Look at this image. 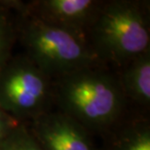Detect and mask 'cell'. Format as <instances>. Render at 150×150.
Here are the masks:
<instances>
[{
    "label": "cell",
    "instance_id": "obj_1",
    "mask_svg": "<svg viewBox=\"0 0 150 150\" xmlns=\"http://www.w3.org/2000/svg\"><path fill=\"white\" fill-rule=\"evenodd\" d=\"M53 103L59 111L100 136L131 111L116 72L105 65L82 68L53 79Z\"/></svg>",
    "mask_w": 150,
    "mask_h": 150
},
{
    "label": "cell",
    "instance_id": "obj_2",
    "mask_svg": "<svg viewBox=\"0 0 150 150\" xmlns=\"http://www.w3.org/2000/svg\"><path fill=\"white\" fill-rule=\"evenodd\" d=\"M150 5L104 0L87 39L101 64L116 70L150 50Z\"/></svg>",
    "mask_w": 150,
    "mask_h": 150
},
{
    "label": "cell",
    "instance_id": "obj_3",
    "mask_svg": "<svg viewBox=\"0 0 150 150\" xmlns=\"http://www.w3.org/2000/svg\"><path fill=\"white\" fill-rule=\"evenodd\" d=\"M10 3L16 13L17 36L23 54L53 79L82 68L104 65L86 37L23 13L16 0Z\"/></svg>",
    "mask_w": 150,
    "mask_h": 150
},
{
    "label": "cell",
    "instance_id": "obj_4",
    "mask_svg": "<svg viewBox=\"0 0 150 150\" xmlns=\"http://www.w3.org/2000/svg\"><path fill=\"white\" fill-rule=\"evenodd\" d=\"M53 106V78L23 53L12 56L0 70V110L28 124Z\"/></svg>",
    "mask_w": 150,
    "mask_h": 150
},
{
    "label": "cell",
    "instance_id": "obj_5",
    "mask_svg": "<svg viewBox=\"0 0 150 150\" xmlns=\"http://www.w3.org/2000/svg\"><path fill=\"white\" fill-rule=\"evenodd\" d=\"M103 4L104 0H16L23 13L86 38Z\"/></svg>",
    "mask_w": 150,
    "mask_h": 150
},
{
    "label": "cell",
    "instance_id": "obj_6",
    "mask_svg": "<svg viewBox=\"0 0 150 150\" xmlns=\"http://www.w3.org/2000/svg\"><path fill=\"white\" fill-rule=\"evenodd\" d=\"M28 127L43 150H100L91 132L59 110L36 117Z\"/></svg>",
    "mask_w": 150,
    "mask_h": 150
},
{
    "label": "cell",
    "instance_id": "obj_7",
    "mask_svg": "<svg viewBox=\"0 0 150 150\" xmlns=\"http://www.w3.org/2000/svg\"><path fill=\"white\" fill-rule=\"evenodd\" d=\"M129 105L146 113L150 107V50L114 70Z\"/></svg>",
    "mask_w": 150,
    "mask_h": 150
},
{
    "label": "cell",
    "instance_id": "obj_8",
    "mask_svg": "<svg viewBox=\"0 0 150 150\" xmlns=\"http://www.w3.org/2000/svg\"><path fill=\"white\" fill-rule=\"evenodd\" d=\"M101 137L100 150H150V119L146 113L131 110Z\"/></svg>",
    "mask_w": 150,
    "mask_h": 150
},
{
    "label": "cell",
    "instance_id": "obj_9",
    "mask_svg": "<svg viewBox=\"0 0 150 150\" xmlns=\"http://www.w3.org/2000/svg\"><path fill=\"white\" fill-rule=\"evenodd\" d=\"M17 41L16 13L10 0H2L0 1V70L13 56Z\"/></svg>",
    "mask_w": 150,
    "mask_h": 150
},
{
    "label": "cell",
    "instance_id": "obj_10",
    "mask_svg": "<svg viewBox=\"0 0 150 150\" xmlns=\"http://www.w3.org/2000/svg\"><path fill=\"white\" fill-rule=\"evenodd\" d=\"M0 150H43L32 136L28 124L21 123L9 134Z\"/></svg>",
    "mask_w": 150,
    "mask_h": 150
},
{
    "label": "cell",
    "instance_id": "obj_11",
    "mask_svg": "<svg viewBox=\"0 0 150 150\" xmlns=\"http://www.w3.org/2000/svg\"><path fill=\"white\" fill-rule=\"evenodd\" d=\"M19 124H21V122H18L17 120L0 110V145Z\"/></svg>",
    "mask_w": 150,
    "mask_h": 150
}]
</instances>
